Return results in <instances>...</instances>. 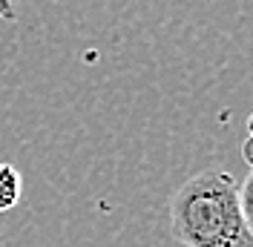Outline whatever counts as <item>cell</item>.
<instances>
[{"label": "cell", "mask_w": 253, "mask_h": 247, "mask_svg": "<svg viewBox=\"0 0 253 247\" xmlns=\"http://www.w3.org/2000/svg\"><path fill=\"white\" fill-rule=\"evenodd\" d=\"M170 230L184 247H253L239 204V181L224 170H205L175 190Z\"/></svg>", "instance_id": "obj_1"}, {"label": "cell", "mask_w": 253, "mask_h": 247, "mask_svg": "<svg viewBox=\"0 0 253 247\" xmlns=\"http://www.w3.org/2000/svg\"><path fill=\"white\" fill-rule=\"evenodd\" d=\"M20 193H23V178H20L17 167L0 164V213L12 210L20 201Z\"/></svg>", "instance_id": "obj_2"}, {"label": "cell", "mask_w": 253, "mask_h": 247, "mask_svg": "<svg viewBox=\"0 0 253 247\" xmlns=\"http://www.w3.org/2000/svg\"><path fill=\"white\" fill-rule=\"evenodd\" d=\"M239 204H242V216H245V224L253 236V170L248 172V178L239 184Z\"/></svg>", "instance_id": "obj_3"}, {"label": "cell", "mask_w": 253, "mask_h": 247, "mask_svg": "<svg viewBox=\"0 0 253 247\" xmlns=\"http://www.w3.org/2000/svg\"><path fill=\"white\" fill-rule=\"evenodd\" d=\"M242 158H245V164H251V170H253V138L251 135H248L245 144H242Z\"/></svg>", "instance_id": "obj_4"}, {"label": "cell", "mask_w": 253, "mask_h": 247, "mask_svg": "<svg viewBox=\"0 0 253 247\" xmlns=\"http://www.w3.org/2000/svg\"><path fill=\"white\" fill-rule=\"evenodd\" d=\"M248 135L253 138V112H251V118H248Z\"/></svg>", "instance_id": "obj_5"}]
</instances>
